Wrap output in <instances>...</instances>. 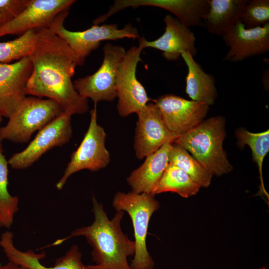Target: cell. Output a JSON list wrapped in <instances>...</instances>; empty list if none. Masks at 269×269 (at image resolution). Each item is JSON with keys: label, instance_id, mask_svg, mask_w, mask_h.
Returning <instances> with one entry per match:
<instances>
[{"label": "cell", "instance_id": "1", "mask_svg": "<svg viewBox=\"0 0 269 269\" xmlns=\"http://www.w3.org/2000/svg\"><path fill=\"white\" fill-rule=\"evenodd\" d=\"M28 57L32 70L26 86V95L52 99L71 116L88 111V100L79 94L72 81L80 62L61 38L49 28L37 29Z\"/></svg>", "mask_w": 269, "mask_h": 269}, {"label": "cell", "instance_id": "2", "mask_svg": "<svg viewBox=\"0 0 269 269\" xmlns=\"http://www.w3.org/2000/svg\"><path fill=\"white\" fill-rule=\"evenodd\" d=\"M92 212L94 220L86 227L78 228L62 239L56 240L43 248L58 246L73 237H84L93 250L92 260L95 265H88V269H132L128 258L134 256L135 245L125 234L121 222L125 212L117 211L110 220L102 203L95 196L92 198Z\"/></svg>", "mask_w": 269, "mask_h": 269}, {"label": "cell", "instance_id": "3", "mask_svg": "<svg viewBox=\"0 0 269 269\" xmlns=\"http://www.w3.org/2000/svg\"><path fill=\"white\" fill-rule=\"evenodd\" d=\"M225 136V119L218 116L204 120L173 143L187 150L212 175L220 176L233 168L223 148Z\"/></svg>", "mask_w": 269, "mask_h": 269}, {"label": "cell", "instance_id": "4", "mask_svg": "<svg viewBox=\"0 0 269 269\" xmlns=\"http://www.w3.org/2000/svg\"><path fill=\"white\" fill-rule=\"evenodd\" d=\"M113 206L117 211H126L132 221L135 251L131 269H153L154 262L147 249L146 237L150 219L159 208V203L150 194L118 192Z\"/></svg>", "mask_w": 269, "mask_h": 269}, {"label": "cell", "instance_id": "5", "mask_svg": "<svg viewBox=\"0 0 269 269\" xmlns=\"http://www.w3.org/2000/svg\"><path fill=\"white\" fill-rule=\"evenodd\" d=\"M63 112L55 101L36 97H25L0 128V142L4 140L27 142L34 133L40 131Z\"/></svg>", "mask_w": 269, "mask_h": 269}, {"label": "cell", "instance_id": "6", "mask_svg": "<svg viewBox=\"0 0 269 269\" xmlns=\"http://www.w3.org/2000/svg\"><path fill=\"white\" fill-rule=\"evenodd\" d=\"M69 11L59 14L50 25L49 28L61 38L74 51L80 66L84 64L86 58L98 48L104 40H117L125 38H139L138 30L131 23L119 29L116 24L93 25L83 31H70L64 26V22Z\"/></svg>", "mask_w": 269, "mask_h": 269}, {"label": "cell", "instance_id": "7", "mask_svg": "<svg viewBox=\"0 0 269 269\" xmlns=\"http://www.w3.org/2000/svg\"><path fill=\"white\" fill-rule=\"evenodd\" d=\"M90 114L87 131L78 147L72 153L63 175L56 184L58 190L63 188L73 174L84 169L98 171L110 162V154L105 145L107 135L104 128L97 123L96 105Z\"/></svg>", "mask_w": 269, "mask_h": 269}, {"label": "cell", "instance_id": "8", "mask_svg": "<svg viewBox=\"0 0 269 269\" xmlns=\"http://www.w3.org/2000/svg\"><path fill=\"white\" fill-rule=\"evenodd\" d=\"M103 52L102 63L94 73L73 82L79 94L91 99L94 105L102 101L112 102L117 97V75L126 51L121 45L107 43L103 47Z\"/></svg>", "mask_w": 269, "mask_h": 269}, {"label": "cell", "instance_id": "9", "mask_svg": "<svg viewBox=\"0 0 269 269\" xmlns=\"http://www.w3.org/2000/svg\"><path fill=\"white\" fill-rule=\"evenodd\" d=\"M143 49L139 44L130 48L119 69L116 83L117 110L121 117L137 114L151 100L136 76L137 65L142 61L140 56Z\"/></svg>", "mask_w": 269, "mask_h": 269}, {"label": "cell", "instance_id": "10", "mask_svg": "<svg viewBox=\"0 0 269 269\" xmlns=\"http://www.w3.org/2000/svg\"><path fill=\"white\" fill-rule=\"evenodd\" d=\"M71 116L63 112L39 131L24 149L13 154L8 164L15 169L27 168L52 148L68 143L72 134Z\"/></svg>", "mask_w": 269, "mask_h": 269}, {"label": "cell", "instance_id": "11", "mask_svg": "<svg viewBox=\"0 0 269 269\" xmlns=\"http://www.w3.org/2000/svg\"><path fill=\"white\" fill-rule=\"evenodd\" d=\"M156 105L167 129L178 136L201 123L209 106L202 102L188 100L174 94L161 95L152 100Z\"/></svg>", "mask_w": 269, "mask_h": 269}, {"label": "cell", "instance_id": "12", "mask_svg": "<svg viewBox=\"0 0 269 269\" xmlns=\"http://www.w3.org/2000/svg\"><path fill=\"white\" fill-rule=\"evenodd\" d=\"M137 115L134 147L137 159L145 158L178 136L166 127L154 102H149Z\"/></svg>", "mask_w": 269, "mask_h": 269}, {"label": "cell", "instance_id": "13", "mask_svg": "<svg viewBox=\"0 0 269 269\" xmlns=\"http://www.w3.org/2000/svg\"><path fill=\"white\" fill-rule=\"evenodd\" d=\"M74 0H29L26 6L13 19L0 27V37L21 35L32 29L49 28L61 13L69 11Z\"/></svg>", "mask_w": 269, "mask_h": 269}, {"label": "cell", "instance_id": "14", "mask_svg": "<svg viewBox=\"0 0 269 269\" xmlns=\"http://www.w3.org/2000/svg\"><path fill=\"white\" fill-rule=\"evenodd\" d=\"M222 36L229 48L224 61L237 62L269 51V22L247 28L239 20Z\"/></svg>", "mask_w": 269, "mask_h": 269}, {"label": "cell", "instance_id": "15", "mask_svg": "<svg viewBox=\"0 0 269 269\" xmlns=\"http://www.w3.org/2000/svg\"><path fill=\"white\" fill-rule=\"evenodd\" d=\"M32 70L29 57L10 63H0V117L8 118L26 97Z\"/></svg>", "mask_w": 269, "mask_h": 269}, {"label": "cell", "instance_id": "16", "mask_svg": "<svg viewBox=\"0 0 269 269\" xmlns=\"http://www.w3.org/2000/svg\"><path fill=\"white\" fill-rule=\"evenodd\" d=\"M13 234L9 231L1 234L0 246L9 262L28 269H88L82 261V254L79 247L74 245L65 255L57 259L53 267H46L40 262L45 258L44 252L36 253L32 250L22 251L17 249L13 244Z\"/></svg>", "mask_w": 269, "mask_h": 269}, {"label": "cell", "instance_id": "17", "mask_svg": "<svg viewBox=\"0 0 269 269\" xmlns=\"http://www.w3.org/2000/svg\"><path fill=\"white\" fill-rule=\"evenodd\" d=\"M163 21L165 30L157 39L148 41L143 37L139 38V44L143 49L149 47L160 50L163 56L168 61L178 59L184 51L189 52L193 57L195 56L197 50L194 33L170 14H167Z\"/></svg>", "mask_w": 269, "mask_h": 269}, {"label": "cell", "instance_id": "18", "mask_svg": "<svg viewBox=\"0 0 269 269\" xmlns=\"http://www.w3.org/2000/svg\"><path fill=\"white\" fill-rule=\"evenodd\" d=\"M173 143L172 141L165 142L146 156L143 163L132 172L127 178L132 192L152 194L169 164V153Z\"/></svg>", "mask_w": 269, "mask_h": 269}, {"label": "cell", "instance_id": "19", "mask_svg": "<svg viewBox=\"0 0 269 269\" xmlns=\"http://www.w3.org/2000/svg\"><path fill=\"white\" fill-rule=\"evenodd\" d=\"M188 69L185 92L192 101L213 105L217 97L214 77L206 73L189 52L181 53Z\"/></svg>", "mask_w": 269, "mask_h": 269}, {"label": "cell", "instance_id": "20", "mask_svg": "<svg viewBox=\"0 0 269 269\" xmlns=\"http://www.w3.org/2000/svg\"><path fill=\"white\" fill-rule=\"evenodd\" d=\"M248 0H208L209 8L204 20L208 31L222 36L240 20Z\"/></svg>", "mask_w": 269, "mask_h": 269}, {"label": "cell", "instance_id": "21", "mask_svg": "<svg viewBox=\"0 0 269 269\" xmlns=\"http://www.w3.org/2000/svg\"><path fill=\"white\" fill-rule=\"evenodd\" d=\"M201 187L183 170L168 164L156 185L152 194L172 192L182 197L188 198L196 195Z\"/></svg>", "mask_w": 269, "mask_h": 269}, {"label": "cell", "instance_id": "22", "mask_svg": "<svg viewBox=\"0 0 269 269\" xmlns=\"http://www.w3.org/2000/svg\"><path fill=\"white\" fill-rule=\"evenodd\" d=\"M169 163L181 169L200 187H208L213 175L187 150L173 143L169 153Z\"/></svg>", "mask_w": 269, "mask_h": 269}, {"label": "cell", "instance_id": "23", "mask_svg": "<svg viewBox=\"0 0 269 269\" xmlns=\"http://www.w3.org/2000/svg\"><path fill=\"white\" fill-rule=\"evenodd\" d=\"M235 136L238 140V146H249L252 153L254 161L257 163L261 180L260 190L269 198L263 182L262 167L265 157L269 151V131L254 133L241 128L235 131Z\"/></svg>", "mask_w": 269, "mask_h": 269}, {"label": "cell", "instance_id": "24", "mask_svg": "<svg viewBox=\"0 0 269 269\" xmlns=\"http://www.w3.org/2000/svg\"><path fill=\"white\" fill-rule=\"evenodd\" d=\"M8 164L0 142V228L6 229L11 227L19 210L18 197L11 195L7 189Z\"/></svg>", "mask_w": 269, "mask_h": 269}, {"label": "cell", "instance_id": "25", "mask_svg": "<svg viewBox=\"0 0 269 269\" xmlns=\"http://www.w3.org/2000/svg\"><path fill=\"white\" fill-rule=\"evenodd\" d=\"M37 35V30L32 29L15 39L0 42V63H10L29 56L35 43Z\"/></svg>", "mask_w": 269, "mask_h": 269}, {"label": "cell", "instance_id": "26", "mask_svg": "<svg viewBox=\"0 0 269 269\" xmlns=\"http://www.w3.org/2000/svg\"><path fill=\"white\" fill-rule=\"evenodd\" d=\"M240 20L247 28L261 26L269 22V0H248Z\"/></svg>", "mask_w": 269, "mask_h": 269}, {"label": "cell", "instance_id": "27", "mask_svg": "<svg viewBox=\"0 0 269 269\" xmlns=\"http://www.w3.org/2000/svg\"><path fill=\"white\" fill-rule=\"evenodd\" d=\"M29 1V0H0V27L18 15Z\"/></svg>", "mask_w": 269, "mask_h": 269}, {"label": "cell", "instance_id": "28", "mask_svg": "<svg viewBox=\"0 0 269 269\" xmlns=\"http://www.w3.org/2000/svg\"><path fill=\"white\" fill-rule=\"evenodd\" d=\"M0 269H28L11 262L0 265Z\"/></svg>", "mask_w": 269, "mask_h": 269}, {"label": "cell", "instance_id": "29", "mask_svg": "<svg viewBox=\"0 0 269 269\" xmlns=\"http://www.w3.org/2000/svg\"><path fill=\"white\" fill-rule=\"evenodd\" d=\"M2 121V118L0 117V124Z\"/></svg>", "mask_w": 269, "mask_h": 269}, {"label": "cell", "instance_id": "30", "mask_svg": "<svg viewBox=\"0 0 269 269\" xmlns=\"http://www.w3.org/2000/svg\"><path fill=\"white\" fill-rule=\"evenodd\" d=\"M262 269H265V268H263Z\"/></svg>", "mask_w": 269, "mask_h": 269}]
</instances>
